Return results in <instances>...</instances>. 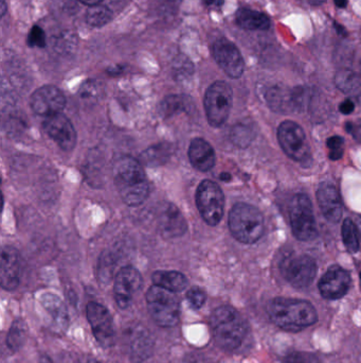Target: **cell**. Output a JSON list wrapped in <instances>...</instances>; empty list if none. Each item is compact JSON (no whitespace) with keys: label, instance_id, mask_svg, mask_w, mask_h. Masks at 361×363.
<instances>
[{"label":"cell","instance_id":"cell-1","mask_svg":"<svg viewBox=\"0 0 361 363\" xmlns=\"http://www.w3.org/2000/svg\"><path fill=\"white\" fill-rule=\"evenodd\" d=\"M113 180L120 196L129 206H138L147 200L150 185L141 164L131 157L123 156L113 166Z\"/></svg>","mask_w":361,"mask_h":363},{"label":"cell","instance_id":"cell-2","mask_svg":"<svg viewBox=\"0 0 361 363\" xmlns=\"http://www.w3.org/2000/svg\"><path fill=\"white\" fill-rule=\"evenodd\" d=\"M267 314L275 325L288 332H299L318 320L315 307L303 300L277 298L269 302Z\"/></svg>","mask_w":361,"mask_h":363},{"label":"cell","instance_id":"cell-3","mask_svg":"<svg viewBox=\"0 0 361 363\" xmlns=\"http://www.w3.org/2000/svg\"><path fill=\"white\" fill-rule=\"evenodd\" d=\"M211 326L216 343L228 350L239 348L248 332L244 318L230 306H222L213 311Z\"/></svg>","mask_w":361,"mask_h":363},{"label":"cell","instance_id":"cell-4","mask_svg":"<svg viewBox=\"0 0 361 363\" xmlns=\"http://www.w3.org/2000/svg\"><path fill=\"white\" fill-rule=\"evenodd\" d=\"M231 234L239 242L255 243L263 236L265 224L262 213L246 203H237L230 210L228 219Z\"/></svg>","mask_w":361,"mask_h":363},{"label":"cell","instance_id":"cell-5","mask_svg":"<svg viewBox=\"0 0 361 363\" xmlns=\"http://www.w3.org/2000/svg\"><path fill=\"white\" fill-rule=\"evenodd\" d=\"M147 302L150 314L161 327H173L179 321V301L174 292L152 286L147 292Z\"/></svg>","mask_w":361,"mask_h":363},{"label":"cell","instance_id":"cell-6","mask_svg":"<svg viewBox=\"0 0 361 363\" xmlns=\"http://www.w3.org/2000/svg\"><path fill=\"white\" fill-rule=\"evenodd\" d=\"M291 231L296 238L301 241H312L317 237V223L312 210V202L306 194L294 196L289 206Z\"/></svg>","mask_w":361,"mask_h":363},{"label":"cell","instance_id":"cell-7","mask_svg":"<svg viewBox=\"0 0 361 363\" xmlns=\"http://www.w3.org/2000/svg\"><path fill=\"white\" fill-rule=\"evenodd\" d=\"M233 93L230 85L223 81L213 83L204 95L207 118L212 127H222L230 114Z\"/></svg>","mask_w":361,"mask_h":363},{"label":"cell","instance_id":"cell-8","mask_svg":"<svg viewBox=\"0 0 361 363\" xmlns=\"http://www.w3.org/2000/svg\"><path fill=\"white\" fill-rule=\"evenodd\" d=\"M196 206L202 219L209 225H218L225 210V196L222 188L212 180H202L196 190Z\"/></svg>","mask_w":361,"mask_h":363},{"label":"cell","instance_id":"cell-9","mask_svg":"<svg viewBox=\"0 0 361 363\" xmlns=\"http://www.w3.org/2000/svg\"><path fill=\"white\" fill-rule=\"evenodd\" d=\"M278 139L286 155L296 162H304L310 155V145L303 129L294 121H286L278 129Z\"/></svg>","mask_w":361,"mask_h":363},{"label":"cell","instance_id":"cell-10","mask_svg":"<svg viewBox=\"0 0 361 363\" xmlns=\"http://www.w3.org/2000/svg\"><path fill=\"white\" fill-rule=\"evenodd\" d=\"M281 271L288 283L296 288H306L312 285L317 275V265L312 257L300 255L285 259Z\"/></svg>","mask_w":361,"mask_h":363},{"label":"cell","instance_id":"cell-11","mask_svg":"<svg viewBox=\"0 0 361 363\" xmlns=\"http://www.w3.org/2000/svg\"><path fill=\"white\" fill-rule=\"evenodd\" d=\"M87 319L99 344L105 348H111L115 344V334L113 318L107 308L101 304L90 302L87 305Z\"/></svg>","mask_w":361,"mask_h":363},{"label":"cell","instance_id":"cell-12","mask_svg":"<svg viewBox=\"0 0 361 363\" xmlns=\"http://www.w3.org/2000/svg\"><path fill=\"white\" fill-rule=\"evenodd\" d=\"M30 105L35 114L47 118L62 113L66 105V98L58 87L45 85L32 94Z\"/></svg>","mask_w":361,"mask_h":363},{"label":"cell","instance_id":"cell-13","mask_svg":"<svg viewBox=\"0 0 361 363\" xmlns=\"http://www.w3.org/2000/svg\"><path fill=\"white\" fill-rule=\"evenodd\" d=\"M213 56L218 66L230 78L237 79L244 74L245 63L242 54L233 43L227 38H220L213 45Z\"/></svg>","mask_w":361,"mask_h":363},{"label":"cell","instance_id":"cell-14","mask_svg":"<svg viewBox=\"0 0 361 363\" xmlns=\"http://www.w3.org/2000/svg\"><path fill=\"white\" fill-rule=\"evenodd\" d=\"M142 286L140 272L133 267H125L120 270L115 279V299L118 306L127 309L133 302L135 294Z\"/></svg>","mask_w":361,"mask_h":363},{"label":"cell","instance_id":"cell-15","mask_svg":"<svg viewBox=\"0 0 361 363\" xmlns=\"http://www.w3.org/2000/svg\"><path fill=\"white\" fill-rule=\"evenodd\" d=\"M42 127L45 132L56 141L61 149L71 151L76 147V130L71 121L62 113L45 118Z\"/></svg>","mask_w":361,"mask_h":363},{"label":"cell","instance_id":"cell-16","mask_svg":"<svg viewBox=\"0 0 361 363\" xmlns=\"http://www.w3.org/2000/svg\"><path fill=\"white\" fill-rule=\"evenodd\" d=\"M350 287L348 272L338 265L330 267L319 281L320 293L328 300L342 299L348 293Z\"/></svg>","mask_w":361,"mask_h":363},{"label":"cell","instance_id":"cell-17","mask_svg":"<svg viewBox=\"0 0 361 363\" xmlns=\"http://www.w3.org/2000/svg\"><path fill=\"white\" fill-rule=\"evenodd\" d=\"M306 99L305 89L302 87L289 91L283 87H273L266 94V101L273 111L279 113L301 109Z\"/></svg>","mask_w":361,"mask_h":363},{"label":"cell","instance_id":"cell-18","mask_svg":"<svg viewBox=\"0 0 361 363\" xmlns=\"http://www.w3.org/2000/svg\"><path fill=\"white\" fill-rule=\"evenodd\" d=\"M317 199L323 216L330 222H339L342 216V202L336 186L330 182H322L318 187Z\"/></svg>","mask_w":361,"mask_h":363},{"label":"cell","instance_id":"cell-19","mask_svg":"<svg viewBox=\"0 0 361 363\" xmlns=\"http://www.w3.org/2000/svg\"><path fill=\"white\" fill-rule=\"evenodd\" d=\"M20 257L13 247H3L0 261V281L6 290H14L19 285Z\"/></svg>","mask_w":361,"mask_h":363},{"label":"cell","instance_id":"cell-20","mask_svg":"<svg viewBox=\"0 0 361 363\" xmlns=\"http://www.w3.org/2000/svg\"><path fill=\"white\" fill-rule=\"evenodd\" d=\"M40 301L42 307L51 316L50 328L52 332L58 334L66 332L69 325V316L66 306L63 303L62 300L56 297V294L46 293L42 295Z\"/></svg>","mask_w":361,"mask_h":363},{"label":"cell","instance_id":"cell-21","mask_svg":"<svg viewBox=\"0 0 361 363\" xmlns=\"http://www.w3.org/2000/svg\"><path fill=\"white\" fill-rule=\"evenodd\" d=\"M191 164L198 171L207 172L215 165V151L212 146L204 139H195L191 143L188 151Z\"/></svg>","mask_w":361,"mask_h":363},{"label":"cell","instance_id":"cell-22","mask_svg":"<svg viewBox=\"0 0 361 363\" xmlns=\"http://www.w3.org/2000/svg\"><path fill=\"white\" fill-rule=\"evenodd\" d=\"M159 225L161 233L168 238L182 236L186 231V222L184 216L173 204H166L161 208L159 215Z\"/></svg>","mask_w":361,"mask_h":363},{"label":"cell","instance_id":"cell-23","mask_svg":"<svg viewBox=\"0 0 361 363\" xmlns=\"http://www.w3.org/2000/svg\"><path fill=\"white\" fill-rule=\"evenodd\" d=\"M131 355L136 362L149 358L153 352V340L145 328H136L131 337Z\"/></svg>","mask_w":361,"mask_h":363},{"label":"cell","instance_id":"cell-24","mask_svg":"<svg viewBox=\"0 0 361 363\" xmlns=\"http://www.w3.org/2000/svg\"><path fill=\"white\" fill-rule=\"evenodd\" d=\"M335 84L344 94L361 105V75L350 70H340L335 76Z\"/></svg>","mask_w":361,"mask_h":363},{"label":"cell","instance_id":"cell-25","mask_svg":"<svg viewBox=\"0 0 361 363\" xmlns=\"http://www.w3.org/2000/svg\"><path fill=\"white\" fill-rule=\"evenodd\" d=\"M236 22L245 30H267L271 27V20L266 14L250 9H239L236 13Z\"/></svg>","mask_w":361,"mask_h":363},{"label":"cell","instance_id":"cell-26","mask_svg":"<svg viewBox=\"0 0 361 363\" xmlns=\"http://www.w3.org/2000/svg\"><path fill=\"white\" fill-rule=\"evenodd\" d=\"M152 279L156 286H159L174 293L184 291L188 286L186 277L177 271H156L152 275Z\"/></svg>","mask_w":361,"mask_h":363},{"label":"cell","instance_id":"cell-27","mask_svg":"<svg viewBox=\"0 0 361 363\" xmlns=\"http://www.w3.org/2000/svg\"><path fill=\"white\" fill-rule=\"evenodd\" d=\"M342 232L344 247L348 252H358L360 247V236H359L357 225L351 219H346L342 224Z\"/></svg>","mask_w":361,"mask_h":363},{"label":"cell","instance_id":"cell-28","mask_svg":"<svg viewBox=\"0 0 361 363\" xmlns=\"http://www.w3.org/2000/svg\"><path fill=\"white\" fill-rule=\"evenodd\" d=\"M26 336H27V326L22 320H15L10 328L8 334L7 344L10 350L16 352L25 343Z\"/></svg>","mask_w":361,"mask_h":363},{"label":"cell","instance_id":"cell-29","mask_svg":"<svg viewBox=\"0 0 361 363\" xmlns=\"http://www.w3.org/2000/svg\"><path fill=\"white\" fill-rule=\"evenodd\" d=\"M192 105L190 98L186 96H180V95H173L168 96L164 99L161 103V113L164 116H172L175 113H179L182 111H186Z\"/></svg>","mask_w":361,"mask_h":363},{"label":"cell","instance_id":"cell-30","mask_svg":"<svg viewBox=\"0 0 361 363\" xmlns=\"http://www.w3.org/2000/svg\"><path fill=\"white\" fill-rule=\"evenodd\" d=\"M113 13L105 6L97 5L89 8L86 13V22L93 27H102L111 20Z\"/></svg>","mask_w":361,"mask_h":363},{"label":"cell","instance_id":"cell-31","mask_svg":"<svg viewBox=\"0 0 361 363\" xmlns=\"http://www.w3.org/2000/svg\"><path fill=\"white\" fill-rule=\"evenodd\" d=\"M186 300H188V304L193 309H200L206 303V292L200 289V287L191 288L186 292Z\"/></svg>","mask_w":361,"mask_h":363},{"label":"cell","instance_id":"cell-32","mask_svg":"<svg viewBox=\"0 0 361 363\" xmlns=\"http://www.w3.org/2000/svg\"><path fill=\"white\" fill-rule=\"evenodd\" d=\"M170 146H166V147H163L162 145L158 146V147H153L151 149L147 150L145 152V156H143V158H145L150 164L152 163H161L162 158L168 157L170 156Z\"/></svg>","mask_w":361,"mask_h":363},{"label":"cell","instance_id":"cell-33","mask_svg":"<svg viewBox=\"0 0 361 363\" xmlns=\"http://www.w3.org/2000/svg\"><path fill=\"white\" fill-rule=\"evenodd\" d=\"M344 139L340 136H332L328 139L326 145L330 149V160L337 161V160L342 158V156L344 155Z\"/></svg>","mask_w":361,"mask_h":363},{"label":"cell","instance_id":"cell-34","mask_svg":"<svg viewBox=\"0 0 361 363\" xmlns=\"http://www.w3.org/2000/svg\"><path fill=\"white\" fill-rule=\"evenodd\" d=\"M28 45L30 47L42 48L46 46V34H45L42 28L34 26L30 30L29 36H28Z\"/></svg>","mask_w":361,"mask_h":363},{"label":"cell","instance_id":"cell-35","mask_svg":"<svg viewBox=\"0 0 361 363\" xmlns=\"http://www.w3.org/2000/svg\"><path fill=\"white\" fill-rule=\"evenodd\" d=\"M282 363H319V361L314 355L294 353L285 357Z\"/></svg>","mask_w":361,"mask_h":363},{"label":"cell","instance_id":"cell-36","mask_svg":"<svg viewBox=\"0 0 361 363\" xmlns=\"http://www.w3.org/2000/svg\"><path fill=\"white\" fill-rule=\"evenodd\" d=\"M346 130L355 139L361 143V119H359L356 123H351L346 125Z\"/></svg>","mask_w":361,"mask_h":363},{"label":"cell","instance_id":"cell-37","mask_svg":"<svg viewBox=\"0 0 361 363\" xmlns=\"http://www.w3.org/2000/svg\"><path fill=\"white\" fill-rule=\"evenodd\" d=\"M340 111H342V114L348 115L354 111L355 105L351 99H346L344 102L340 105L339 107Z\"/></svg>","mask_w":361,"mask_h":363},{"label":"cell","instance_id":"cell-38","mask_svg":"<svg viewBox=\"0 0 361 363\" xmlns=\"http://www.w3.org/2000/svg\"><path fill=\"white\" fill-rule=\"evenodd\" d=\"M202 3L209 8H214V9H220L224 5V0H202Z\"/></svg>","mask_w":361,"mask_h":363},{"label":"cell","instance_id":"cell-39","mask_svg":"<svg viewBox=\"0 0 361 363\" xmlns=\"http://www.w3.org/2000/svg\"><path fill=\"white\" fill-rule=\"evenodd\" d=\"M81 3H84V5L89 6V7H93V6L100 5L102 3V0H79Z\"/></svg>","mask_w":361,"mask_h":363},{"label":"cell","instance_id":"cell-40","mask_svg":"<svg viewBox=\"0 0 361 363\" xmlns=\"http://www.w3.org/2000/svg\"><path fill=\"white\" fill-rule=\"evenodd\" d=\"M303 3L310 6H320L326 1V0H302Z\"/></svg>","mask_w":361,"mask_h":363},{"label":"cell","instance_id":"cell-41","mask_svg":"<svg viewBox=\"0 0 361 363\" xmlns=\"http://www.w3.org/2000/svg\"><path fill=\"white\" fill-rule=\"evenodd\" d=\"M334 1L337 7L342 8V9H344L348 5V0H334Z\"/></svg>","mask_w":361,"mask_h":363},{"label":"cell","instance_id":"cell-42","mask_svg":"<svg viewBox=\"0 0 361 363\" xmlns=\"http://www.w3.org/2000/svg\"><path fill=\"white\" fill-rule=\"evenodd\" d=\"M81 363H100L98 360H95V359L91 358V357H85Z\"/></svg>","mask_w":361,"mask_h":363},{"label":"cell","instance_id":"cell-43","mask_svg":"<svg viewBox=\"0 0 361 363\" xmlns=\"http://www.w3.org/2000/svg\"><path fill=\"white\" fill-rule=\"evenodd\" d=\"M40 363H52V361L47 356H42L40 359Z\"/></svg>","mask_w":361,"mask_h":363},{"label":"cell","instance_id":"cell-44","mask_svg":"<svg viewBox=\"0 0 361 363\" xmlns=\"http://www.w3.org/2000/svg\"><path fill=\"white\" fill-rule=\"evenodd\" d=\"M6 10H7V8H6V0H1V15H5Z\"/></svg>","mask_w":361,"mask_h":363},{"label":"cell","instance_id":"cell-45","mask_svg":"<svg viewBox=\"0 0 361 363\" xmlns=\"http://www.w3.org/2000/svg\"><path fill=\"white\" fill-rule=\"evenodd\" d=\"M357 228H358V232H359V236H360V241H361V217L360 218L357 220Z\"/></svg>","mask_w":361,"mask_h":363},{"label":"cell","instance_id":"cell-46","mask_svg":"<svg viewBox=\"0 0 361 363\" xmlns=\"http://www.w3.org/2000/svg\"><path fill=\"white\" fill-rule=\"evenodd\" d=\"M220 178L224 180H230L231 176L229 173H223L222 176H220Z\"/></svg>","mask_w":361,"mask_h":363},{"label":"cell","instance_id":"cell-47","mask_svg":"<svg viewBox=\"0 0 361 363\" xmlns=\"http://www.w3.org/2000/svg\"><path fill=\"white\" fill-rule=\"evenodd\" d=\"M171 1H174V3H178V1H182V0H171Z\"/></svg>","mask_w":361,"mask_h":363},{"label":"cell","instance_id":"cell-48","mask_svg":"<svg viewBox=\"0 0 361 363\" xmlns=\"http://www.w3.org/2000/svg\"><path fill=\"white\" fill-rule=\"evenodd\" d=\"M359 277H360V283H361V272H360V275H359Z\"/></svg>","mask_w":361,"mask_h":363}]
</instances>
